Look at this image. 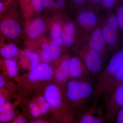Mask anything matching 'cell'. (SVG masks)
<instances>
[{"mask_svg":"<svg viewBox=\"0 0 123 123\" xmlns=\"http://www.w3.org/2000/svg\"><path fill=\"white\" fill-rule=\"evenodd\" d=\"M93 90L92 85L87 82L72 80L67 85L66 97L69 100L77 103L89 98Z\"/></svg>","mask_w":123,"mask_h":123,"instance_id":"cell-1","label":"cell"},{"mask_svg":"<svg viewBox=\"0 0 123 123\" xmlns=\"http://www.w3.org/2000/svg\"><path fill=\"white\" fill-rule=\"evenodd\" d=\"M102 30L106 44L113 49L118 48L119 44L120 29L115 14L111 13L109 14Z\"/></svg>","mask_w":123,"mask_h":123,"instance_id":"cell-2","label":"cell"},{"mask_svg":"<svg viewBox=\"0 0 123 123\" xmlns=\"http://www.w3.org/2000/svg\"><path fill=\"white\" fill-rule=\"evenodd\" d=\"M123 65V49H121L117 51L111 57L102 77H101V80L105 82V85L107 84L108 85Z\"/></svg>","mask_w":123,"mask_h":123,"instance_id":"cell-3","label":"cell"},{"mask_svg":"<svg viewBox=\"0 0 123 123\" xmlns=\"http://www.w3.org/2000/svg\"><path fill=\"white\" fill-rule=\"evenodd\" d=\"M54 74L52 67L48 63L39 64L35 68L31 70L28 78L33 82L40 80L48 81L53 77Z\"/></svg>","mask_w":123,"mask_h":123,"instance_id":"cell-4","label":"cell"},{"mask_svg":"<svg viewBox=\"0 0 123 123\" xmlns=\"http://www.w3.org/2000/svg\"><path fill=\"white\" fill-rule=\"evenodd\" d=\"M84 61L86 68L90 72L97 74L101 71L102 61L101 55L97 52L90 49L84 55Z\"/></svg>","mask_w":123,"mask_h":123,"instance_id":"cell-5","label":"cell"},{"mask_svg":"<svg viewBox=\"0 0 123 123\" xmlns=\"http://www.w3.org/2000/svg\"><path fill=\"white\" fill-rule=\"evenodd\" d=\"M44 97L46 102L52 108L57 109L61 105V94L59 89L56 85L52 84L47 87L44 92Z\"/></svg>","mask_w":123,"mask_h":123,"instance_id":"cell-6","label":"cell"},{"mask_svg":"<svg viewBox=\"0 0 123 123\" xmlns=\"http://www.w3.org/2000/svg\"><path fill=\"white\" fill-rule=\"evenodd\" d=\"M0 28L3 34L10 38L18 37L22 32L20 25L12 19H7L3 21L1 23Z\"/></svg>","mask_w":123,"mask_h":123,"instance_id":"cell-7","label":"cell"},{"mask_svg":"<svg viewBox=\"0 0 123 123\" xmlns=\"http://www.w3.org/2000/svg\"><path fill=\"white\" fill-rule=\"evenodd\" d=\"M106 44L102 29L99 28L95 29L92 33L89 42L90 49L101 55L104 50Z\"/></svg>","mask_w":123,"mask_h":123,"instance_id":"cell-8","label":"cell"},{"mask_svg":"<svg viewBox=\"0 0 123 123\" xmlns=\"http://www.w3.org/2000/svg\"><path fill=\"white\" fill-rule=\"evenodd\" d=\"M78 22L82 26L86 28H91L96 25L98 17L96 14L88 10L81 12L77 18Z\"/></svg>","mask_w":123,"mask_h":123,"instance_id":"cell-9","label":"cell"},{"mask_svg":"<svg viewBox=\"0 0 123 123\" xmlns=\"http://www.w3.org/2000/svg\"><path fill=\"white\" fill-rule=\"evenodd\" d=\"M46 24L43 19L39 18H36L29 26L27 34L31 38H36L43 33Z\"/></svg>","mask_w":123,"mask_h":123,"instance_id":"cell-10","label":"cell"},{"mask_svg":"<svg viewBox=\"0 0 123 123\" xmlns=\"http://www.w3.org/2000/svg\"><path fill=\"white\" fill-rule=\"evenodd\" d=\"M69 75L74 79L81 77L85 71L81 61L77 57H72L69 60Z\"/></svg>","mask_w":123,"mask_h":123,"instance_id":"cell-11","label":"cell"},{"mask_svg":"<svg viewBox=\"0 0 123 123\" xmlns=\"http://www.w3.org/2000/svg\"><path fill=\"white\" fill-rule=\"evenodd\" d=\"M69 75V60L62 61L55 74L56 80L59 82H63L66 80Z\"/></svg>","mask_w":123,"mask_h":123,"instance_id":"cell-12","label":"cell"},{"mask_svg":"<svg viewBox=\"0 0 123 123\" xmlns=\"http://www.w3.org/2000/svg\"><path fill=\"white\" fill-rule=\"evenodd\" d=\"M111 90H113L112 100L113 104L115 107L120 109L123 107V83L117 85Z\"/></svg>","mask_w":123,"mask_h":123,"instance_id":"cell-13","label":"cell"},{"mask_svg":"<svg viewBox=\"0 0 123 123\" xmlns=\"http://www.w3.org/2000/svg\"><path fill=\"white\" fill-rule=\"evenodd\" d=\"M62 31V25L60 23H55L52 27V37L53 40L57 42L60 46L63 44Z\"/></svg>","mask_w":123,"mask_h":123,"instance_id":"cell-14","label":"cell"},{"mask_svg":"<svg viewBox=\"0 0 123 123\" xmlns=\"http://www.w3.org/2000/svg\"><path fill=\"white\" fill-rule=\"evenodd\" d=\"M0 52L2 56L5 58L11 59L17 56L19 51L15 45L10 44L2 48L1 49Z\"/></svg>","mask_w":123,"mask_h":123,"instance_id":"cell-15","label":"cell"},{"mask_svg":"<svg viewBox=\"0 0 123 123\" xmlns=\"http://www.w3.org/2000/svg\"><path fill=\"white\" fill-rule=\"evenodd\" d=\"M123 83V65L118 70L113 78L108 85V89H112L119 84Z\"/></svg>","mask_w":123,"mask_h":123,"instance_id":"cell-16","label":"cell"},{"mask_svg":"<svg viewBox=\"0 0 123 123\" xmlns=\"http://www.w3.org/2000/svg\"><path fill=\"white\" fill-rule=\"evenodd\" d=\"M65 4V0H43L44 7L49 9H61Z\"/></svg>","mask_w":123,"mask_h":123,"instance_id":"cell-17","label":"cell"},{"mask_svg":"<svg viewBox=\"0 0 123 123\" xmlns=\"http://www.w3.org/2000/svg\"><path fill=\"white\" fill-rule=\"evenodd\" d=\"M25 55L31 62V70L35 68L39 64L40 57L37 53L28 51L26 52Z\"/></svg>","mask_w":123,"mask_h":123,"instance_id":"cell-18","label":"cell"},{"mask_svg":"<svg viewBox=\"0 0 123 123\" xmlns=\"http://www.w3.org/2000/svg\"><path fill=\"white\" fill-rule=\"evenodd\" d=\"M41 55L42 60L44 63H48L52 60L50 44L45 43L43 45Z\"/></svg>","mask_w":123,"mask_h":123,"instance_id":"cell-19","label":"cell"},{"mask_svg":"<svg viewBox=\"0 0 123 123\" xmlns=\"http://www.w3.org/2000/svg\"><path fill=\"white\" fill-rule=\"evenodd\" d=\"M115 14L120 29L123 31V1L115 8Z\"/></svg>","mask_w":123,"mask_h":123,"instance_id":"cell-20","label":"cell"},{"mask_svg":"<svg viewBox=\"0 0 123 123\" xmlns=\"http://www.w3.org/2000/svg\"><path fill=\"white\" fill-rule=\"evenodd\" d=\"M102 121L101 118L90 114H86L80 120V123H99Z\"/></svg>","mask_w":123,"mask_h":123,"instance_id":"cell-21","label":"cell"},{"mask_svg":"<svg viewBox=\"0 0 123 123\" xmlns=\"http://www.w3.org/2000/svg\"><path fill=\"white\" fill-rule=\"evenodd\" d=\"M51 54L52 59H57L59 57L61 54L60 45L55 40H53L51 42L50 44Z\"/></svg>","mask_w":123,"mask_h":123,"instance_id":"cell-22","label":"cell"},{"mask_svg":"<svg viewBox=\"0 0 123 123\" xmlns=\"http://www.w3.org/2000/svg\"><path fill=\"white\" fill-rule=\"evenodd\" d=\"M123 0H102V4L105 8L109 10L115 9Z\"/></svg>","mask_w":123,"mask_h":123,"instance_id":"cell-23","label":"cell"},{"mask_svg":"<svg viewBox=\"0 0 123 123\" xmlns=\"http://www.w3.org/2000/svg\"><path fill=\"white\" fill-rule=\"evenodd\" d=\"M63 44L66 47H70L74 44L75 39L73 35L65 33L62 36Z\"/></svg>","mask_w":123,"mask_h":123,"instance_id":"cell-24","label":"cell"},{"mask_svg":"<svg viewBox=\"0 0 123 123\" xmlns=\"http://www.w3.org/2000/svg\"><path fill=\"white\" fill-rule=\"evenodd\" d=\"M14 113L11 110L0 114V122L6 123L11 121L14 117Z\"/></svg>","mask_w":123,"mask_h":123,"instance_id":"cell-25","label":"cell"},{"mask_svg":"<svg viewBox=\"0 0 123 123\" xmlns=\"http://www.w3.org/2000/svg\"><path fill=\"white\" fill-rule=\"evenodd\" d=\"M64 30L65 33L73 35L76 31V27L72 23H68L65 25Z\"/></svg>","mask_w":123,"mask_h":123,"instance_id":"cell-26","label":"cell"},{"mask_svg":"<svg viewBox=\"0 0 123 123\" xmlns=\"http://www.w3.org/2000/svg\"><path fill=\"white\" fill-rule=\"evenodd\" d=\"M36 11L38 12L43 10V0H31Z\"/></svg>","mask_w":123,"mask_h":123,"instance_id":"cell-27","label":"cell"},{"mask_svg":"<svg viewBox=\"0 0 123 123\" xmlns=\"http://www.w3.org/2000/svg\"><path fill=\"white\" fill-rule=\"evenodd\" d=\"M5 64L8 69H11L17 67V63L14 60L8 59L5 61Z\"/></svg>","mask_w":123,"mask_h":123,"instance_id":"cell-28","label":"cell"},{"mask_svg":"<svg viewBox=\"0 0 123 123\" xmlns=\"http://www.w3.org/2000/svg\"><path fill=\"white\" fill-rule=\"evenodd\" d=\"M11 105L9 102L5 103L0 106V114H2L11 110Z\"/></svg>","mask_w":123,"mask_h":123,"instance_id":"cell-29","label":"cell"},{"mask_svg":"<svg viewBox=\"0 0 123 123\" xmlns=\"http://www.w3.org/2000/svg\"><path fill=\"white\" fill-rule=\"evenodd\" d=\"M31 116L35 118H37L40 116L42 114L40 111V108L37 106L31 108Z\"/></svg>","mask_w":123,"mask_h":123,"instance_id":"cell-30","label":"cell"},{"mask_svg":"<svg viewBox=\"0 0 123 123\" xmlns=\"http://www.w3.org/2000/svg\"><path fill=\"white\" fill-rule=\"evenodd\" d=\"M116 121L117 123H123V107L120 108L118 111Z\"/></svg>","mask_w":123,"mask_h":123,"instance_id":"cell-31","label":"cell"},{"mask_svg":"<svg viewBox=\"0 0 123 123\" xmlns=\"http://www.w3.org/2000/svg\"><path fill=\"white\" fill-rule=\"evenodd\" d=\"M50 107L49 104L46 102L44 103L41 105V106L40 107L41 113L43 114H46L49 108Z\"/></svg>","mask_w":123,"mask_h":123,"instance_id":"cell-32","label":"cell"},{"mask_svg":"<svg viewBox=\"0 0 123 123\" xmlns=\"http://www.w3.org/2000/svg\"><path fill=\"white\" fill-rule=\"evenodd\" d=\"M8 73L9 76L13 77L17 75L18 72V69L17 68L11 69H8Z\"/></svg>","mask_w":123,"mask_h":123,"instance_id":"cell-33","label":"cell"},{"mask_svg":"<svg viewBox=\"0 0 123 123\" xmlns=\"http://www.w3.org/2000/svg\"><path fill=\"white\" fill-rule=\"evenodd\" d=\"M26 119L22 117H18L14 121V123H26Z\"/></svg>","mask_w":123,"mask_h":123,"instance_id":"cell-34","label":"cell"},{"mask_svg":"<svg viewBox=\"0 0 123 123\" xmlns=\"http://www.w3.org/2000/svg\"><path fill=\"white\" fill-rule=\"evenodd\" d=\"M89 1L92 4L95 5H98L102 4V0H89Z\"/></svg>","mask_w":123,"mask_h":123,"instance_id":"cell-35","label":"cell"},{"mask_svg":"<svg viewBox=\"0 0 123 123\" xmlns=\"http://www.w3.org/2000/svg\"><path fill=\"white\" fill-rule=\"evenodd\" d=\"M73 1L76 4L79 5L84 4L89 1V0H73Z\"/></svg>","mask_w":123,"mask_h":123,"instance_id":"cell-36","label":"cell"},{"mask_svg":"<svg viewBox=\"0 0 123 123\" xmlns=\"http://www.w3.org/2000/svg\"><path fill=\"white\" fill-rule=\"evenodd\" d=\"M5 80L4 78L0 76V88H2L5 84Z\"/></svg>","mask_w":123,"mask_h":123,"instance_id":"cell-37","label":"cell"},{"mask_svg":"<svg viewBox=\"0 0 123 123\" xmlns=\"http://www.w3.org/2000/svg\"><path fill=\"white\" fill-rule=\"evenodd\" d=\"M39 103L40 104L42 105L44 103V102H46V99H45V98L44 97H43V96H41L39 98L38 100Z\"/></svg>","mask_w":123,"mask_h":123,"instance_id":"cell-38","label":"cell"},{"mask_svg":"<svg viewBox=\"0 0 123 123\" xmlns=\"http://www.w3.org/2000/svg\"><path fill=\"white\" fill-rule=\"evenodd\" d=\"M5 103V99L2 95L0 97V106Z\"/></svg>","mask_w":123,"mask_h":123,"instance_id":"cell-39","label":"cell"},{"mask_svg":"<svg viewBox=\"0 0 123 123\" xmlns=\"http://www.w3.org/2000/svg\"><path fill=\"white\" fill-rule=\"evenodd\" d=\"M37 106H38L37 104L33 102L31 103L30 104V108L31 109V108L35 107H36Z\"/></svg>","mask_w":123,"mask_h":123,"instance_id":"cell-40","label":"cell"},{"mask_svg":"<svg viewBox=\"0 0 123 123\" xmlns=\"http://www.w3.org/2000/svg\"><path fill=\"white\" fill-rule=\"evenodd\" d=\"M3 7H4V4H3V2L1 0H0V13L2 11V9L3 8Z\"/></svg>","mask_w":123,"mask_h":123,"instance_id":"cell-41","label":"cell"},{"mask_svg":"<svg viewBox=\"0 0 123 123\" xmlns=\"http://www.w3.org/2000/svg\"><path fill=\"white\" fill-rule=\"evenodd\" d=\"M31 123H44L43 121H42V120H38L36 121H32Z\"/></svg>","mask_w":123,"mask_h":123,"instance_id":"cell-42","label":"cell"},{"mask_svg":"<svg viewBox=\"0 0 123 123\" xmlns=\"http://www.w3.org/2000/svg\"><path fill=\"white\" fill-rule=\"evenodd\" d=\"M1 92L0 91V97H1Z\"/></svg>","mask_w":123,"mask_h":123,"instance_id":"cell-43","label":"cell"}]
</instances>
